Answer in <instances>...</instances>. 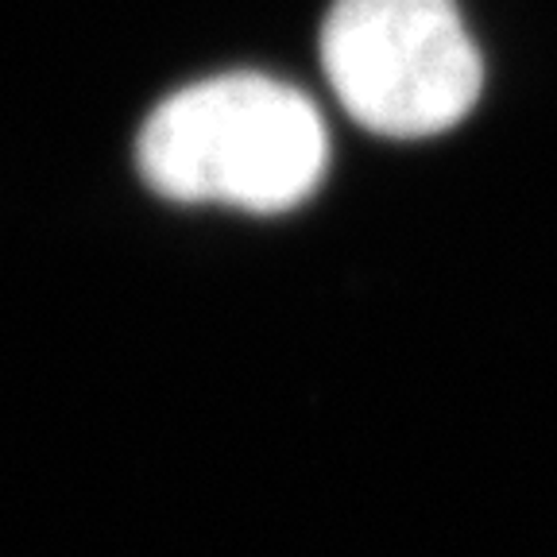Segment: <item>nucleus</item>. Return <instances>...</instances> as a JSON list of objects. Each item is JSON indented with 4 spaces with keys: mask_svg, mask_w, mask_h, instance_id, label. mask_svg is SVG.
I'll use <instances>...</instances> for the list:
<instances>
[{
    "mask_svg": "<svg viewBox=\"0 0 557 557\" xmlns=\"http://www.w3.org/2000/svg\"><path fill=\"white\" fill-rule=\"evenodd\" d=\"M136 163L171 201L283 213L322 183L330 136L298 89L263 74H225L166 97L139 128Z\"/></svg>",
    "mask_w": 557,
    "mask_h": 557,
    "instance_id": "nucleus-1",
    "label": "nucleus"
},
{
    "mask_svg": "<svg viewBox=\"0 0 557 557\" xmlns=\"http://www.w3.org/2000/svg\"><path fill=\"white\" fill-rule=\"evenodd\" d=\"M322 70L348 116L392 139L453 128L484 86L457 0H333Z\"/></svg>",
    "mask_w": 557,
    "mask_h": 557,
    "instance_id": "nucleus-2",
    "label": "nucleus"
}]
</instances>
